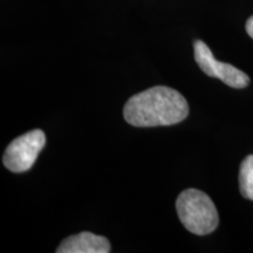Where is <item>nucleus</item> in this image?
I'll return each instance as SVG.
<instances>
[{"instance_id": "nucleus-4", "label": "nucleus", "mask_w": 253, "mask_h": 253, "mask_svg": "<svg viewBox=\"0 0 253 253\" xmlns=\"http://www.w3.org/2000/svg\"><path fill=\"white\" fill-rule=\"evenodd\" d=\"M194 49L196 62H197L199 68L209 77L219 79L227 86L237 88V89L249 86L250 78L244 72L236 68L235 66L230 65V63L220 62L214 59L211 49L203 41L196 40Z\"/></svg>"}, {"instance_id": "nucleus-2", "label": "nucleus", "mask_w": 253, "mask_h": 253, "mask_svg": "<svg viewBox=\"0 0 253 253\" xmlns=\"http://www.w3.org/2000/svg\"><path fill=\"white\" fill-rule=\"evenodd\" d=\"M176 210L181 223L194 235H209L219 223L216 205L201 190L188 189L181 192L176 202Z\"/></svg>"}, {"instance_id": "nucleus-3", "label": "nucleus", "mask_w": 253, "mask_h": 253, "mask_svg": "<svg viewBox=\"0 0 253 253\" xmlns=\"http://www.w3.org/2000/svg\"><path fill=\"white\" fill-rule=\"evenodd\" d=\"M46 144L45 132L40 129L28 131L12 141L6 148L2 162L12 172L28 171Z\"/></svg>"}, {"instance_id": "nucleus-5", "label": "nucleus", "mask_w": 253, "mask_h": 253, "mask_svg": "<svg viewBox=\"0 0 253 253\" xmlns=\"http://www.w3.org/2000/svg\"><path fill=\"white\" fill-rule=\"evenodd\" d=\"M58 253H109L110 243L106 237L91 232H81L66 238L59 248Z\"/></svg>"}, {"instance_id": "nucleus-6", "label": "nucleus", "mask_w": 253, "mask_h": 253, "mask_svg": "<svg viewBox=\"0 0 253 253\" xmlns=\"http://www.w3.org/2000/svg\"><path fill=\"white\" fill-rule=\"evenodd\" d=\"M239 189L243 197L253 201V155L246 157L240 166Z\"/></svg>"}, {"instance_id": "nucleus-1", "label": "nucleus", "mask_w": 253, "mask_h": 253, "mask_svg": "<svg viewBox=\"0 0 253 253\" xmlns=\"http://www.w3.org/2000/svg\"><path fill=\"white\" fill-rule=\"evenodd\" d=\"M189 114L185 97L172 88L157 86L134 95L126 101L123 116L134 126H172Z\"/></svg>"}, {"instance_id": "nucleus-7", "label": "nucleus", "mask_w": 253, "mask_h": 253, "mask_svg": "<svg viewBox=\"0 0 253 253\" xmlns=\"http://www.w3.org/2000/svg\"><path fill=\"white\" fill-rule=\"evenodd\" d=\"M246 32H248L249 36L253 39V15L246 21Z\"/></svg>"}]
</instances>
